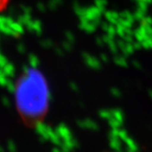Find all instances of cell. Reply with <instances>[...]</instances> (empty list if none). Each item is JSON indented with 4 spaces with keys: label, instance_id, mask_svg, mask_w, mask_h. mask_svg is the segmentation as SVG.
<instances>
[{
    "label": "cell",
    "instance_id": "6da1fadb",
    "mask_svg": "<svg viewBox=\"0 0 152 152\" xmlns=\"http://www.w3.org/2000/svg\"><path fill=\"white\" fill-rule=\"evenodd\" d=\"M49 94L42 73L35 68L27 70L16 85V104L20 115L28 122L39 119L48 108Z\"/></svg>",
    "mask_w": 152,
    "mask_h": 152
},
{
    "label": "cell",
    "instance_id": "7a4b0ae2",
    "mask_svg": "<svg viewBox=\"0 0 152 152\" xmlns=\"http://www.w3.org/2000/svg\"><path fill=\"white\" fill-rule=\"evenodd\" d=\"M7 2H8V0H0V11L6 7Z\"/></svg>",
    "mask_w": 152,
    "mask_h": 152
}]
</instances>
